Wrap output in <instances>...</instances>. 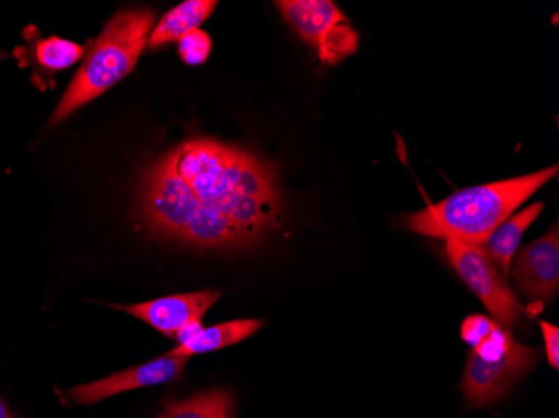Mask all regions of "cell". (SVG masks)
<instances>
[{
  "mask_svg": "<svg viewBox=\"0 0 559 418\" xmlns=\"http://www.w3.org/2000/svg\"><path fill=\"white\" fill-rule=\"evenodd\" d=\"M140 212L156 237L228 250L278 228L282 201L272 168L210 140L185 141L144 172Z\"/></svg>",
  "mask_w": 559,
  "mask_h": 418,
  "instance_id": "cell-1",
  "label": "cell"
},
{
  "mask_svg": "<svg viewBox=\"0 0 559 418\" xmlns=\"http://www.w3.org/2000/svg\"><path fill=\"white\" fill-rule=\"evenodd\" d=\"M556 175L555 165L520 178L455 191L445 200L405 216L402 225L424 237L485 247L495 229Z\"/></svg>",
  "mask_w": 559,
  "mask_h": 418,
  "instance_id": "cell-2",
  "label": "cell"
},
{
  "mask_svg": "<svg viewBox=\"0 0 559 418\" xmlns=\"http://www.w3.org/2000/svg\"><path fill=\"white\" fill-rule=\"evenodd\" d=\"M153 25L155 12L150 9L119 11L97 37L90 56L56 108L50 124L69 118L72 112L124 80L147 46Z\"/></svg>",
  "mask_w": 559,
  "mask_h": 418,
  "instance_id": "cell-3",
  "label": "cell"
},
{
  "mask_svg": "<svg viewBox=\"0 0 559 418\" xmlns=\"http://www.w3.org/2000/svg\"><path fill=\"white\" fill-rule=\"evenodd\" d=\"M461 335L471 347L463 392L474 407L502 397L539 361L538 348L524 347L510 330L502 329L488 317H467L461 326Z\"/></svg>",
  "mask_w": 559,
  "mask_h": 418,
  "instance_id": "cell-4",
  "label": "cell"
},
{
  "mask_svg": "<svg viewBox=\"0 0 559 418\" xmlns=\"http://www.w3.org/2000/svg\"><path fill=\"white\" fill-rule=\"evenodd\" d=\"M301 39L316 47L320 61L341 64L359 49V34L330 0H284L275 2Z\"/></svg>",
  "mask_w": 559,
  "mask_h": 418,
  "instance_id": "cell-5",
  "label": "cell"
},
{
  "mask_svg": "<svg viewBox=\"0 0 559 418\" xmlns=\"http://www.w3.org/2000/svg\"><path fill=\"white\" fill-rule=\"evenodd\" d=\"M445 254L457 275L495 317L496 323L506 330L513 329L524 315L523 304L506 285L485 247L445 241Z\"/></svg>",
  "mask_w": 559,
  "mask_h": 418,
  "instance_id": "cell-6",
  "label": "cell"
},
{
  "mask_svg": "<svg viewBox=\"0 0 559 418\" xmlns=\"http://www.w3.org/2000/svg\"><path fill=\"white\" fill-rule=\"evenodd\" d=\"M222 294L215 290L194 291V294L173 295L136 304H112L126 311L147 325L158 330L163 335L178 342H187L198 330L203 329L201 322L206 311L219 300Z\"/></svg>",
  "mask_w": 559,
  "mask_h": 418,
  "instance_id": "cell-7",
  "label": "cell"
},
{
  "mask_svg": "<svg viewBox=\"0 0 559 418\" xmlns=\"http://www.w3.org/2000/svg\"><path fill=\"white\" fill-rule=\"evenodd\" d=\"M187 361V357H178V355H173L169 351V354L147 361V363L138 365V367H131V369L115 373L108 379L75 386V389L66 392V398L75 405H93L96 402L128 392V390L163 385V383L178 379L183 372Z\"/></svg>",
  "mask_w": 559,
  "mask_h": 418,
  "instance_id": "cell-8",
  "label": "cell"
},
{
  "mask_svg": "<svg viewBox=\"0 0 559 418\" xmlns=\"http://www.w3.org/2000/svg\"><path fill=\"white\" fill-rule=\"evenodd\" d=\"M513 260L511 276L518 288L533 300L551 301L559 288L558 225L542 240L521 250Z\"/></svg>",
  "mask_w": 559,
  "mask_h": 418,
  "instance_id": "cell-9",
  "label": "cell"
},
{
  "mask_svg": "<svg viewBox=\"0 0 559 418\" xmlns=\"http://www.w3.org/2000/svg\"><path fill=\"white\" fill-rule=\"evenodd\" d=\"M262 326L263 322L260 320H235V322L219 323L210 329H200L187 342L171 350V354L190 358L193 355L222 350V348L240 344L248 336L255 335Z\"/></svg>",
  "mask_w": 559,
  "mask_h": 418,
  "instance_id": "cell-10",
  "label": "cell"
},
{
  "mask_svg": "<svg viewBox=\"0 0 559 418\" xmlns=\"http://www.w3.org/2000/svg\"><path fill=\"white\" fill-rule=\"evenodd\" d=\"M543 206H545L543 203L533 204L518 213L516 216L506 219L486 241V253L489 254L492 263L501 268L502 275L510 276L511 261L520 248L521 238H523L524 231L542 215Z\"/></svg>",
  "mask_w": 559,
  "mask_h": 418,
  "instance_id": "cell-11",
  "label": "cell"
},
{
  "mask_svg": "<svg viewBox=\"0 0 559 418\" xmlns=\"http://www.w3.org/2000/svg\"><path fill=\"white\" fill-rule=\"evenodd\" d=\"M218 2L213 0H187L178 8L171 9L155 29L151 31L147 46L158 47L173 40H180L187 34L193 33L215 11Z\"/></svg>",
  "mask_w": 559,
  "mask_h": 418,
  "instance_id": "cell-12",
  "label": "cell"
},
{
  "mask_svg": "<svg viewBox=\"0 0 559 418\" xmlns=\"http://www.w3.org/2000/svg\"><path fill=\"white\" fill-rule=\"evenodd\" d=\"M158 418H234V395L226 390H213L168 405Z\"/></svg>",
  "mask_w": 559,
  "mask_h": 418,
  "instance_id": "cell-13",
  "label": "cell"
},
{
  "mask_svg": "<svg viewBox=\"0 0 559 418\" xmlns=\"http://www.w3.org/2000/svg\"><path fill=\"white\" fill-rule=\"evenodd\" d=\"M86 55V47L59 37L39 40L34 49V58L44 71L59 72L71 68Z\"/></svg>",
  "mask_w": 559,
  "mask_h": 418,
  "instance_id": "cell-14",
  "label": "cell"
},
{
  "mask_svg": "<svg viewBox=\"0 0 559 418\" xmlns=\"http://www.w3.org/2000/svg\"><path fill=\"white\" fill-rule=\"evenodd\" d=\"M178 50H180L181 59L188 65H200L209 59L210 52H212V39L209 34L197 29L178 40Z\"/></svg>",
  "mask_w": 559,
  "mask_h": 418,
  "instance_id": "cell-15",
  "label": "cell"
},
{
  "mask_svg": "<svg viewBox=\"0 0 559 418\" xmlns=\"http://www.w3.org/2000/svg\"><path fill=\"white\" fill-rule=\"evenodd\" d=\"M542 326L543 338H545V350L546 358H548L549 365L552 369L559 367V329L556 325H551L548 322L539 323Z\"/></svg>",
  "mask_w": 559,
  "mask_h": 418,
  "instance_id": "cell-16",
  "label": "cell"
},
{
  "mask_svg": "<svg viewBox=\"0 0 559 418\" xmlns=\"http://www.w3.org/2000/svg\"><path fill=\"white\" fill-rule=\"evenodd\" d=\"M0 418H14L11 415V411L5 407L4 402L0 401Z\"/></svg>",
  "mask_w": 559,
  "mask_h": 418,
  "instance_id": "cell-17",
  "label": "cell"
}]
</instances>
